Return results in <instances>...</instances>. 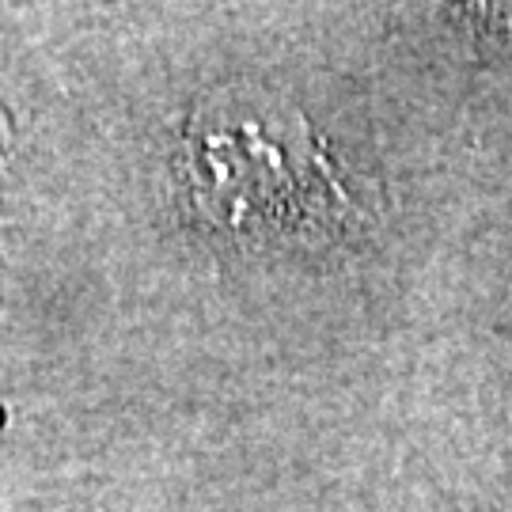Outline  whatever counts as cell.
I'll list each match as a JSON object with an SVG mask.
<instances>
[{
  "label": "cell",
  "mask_w": 512,
  "mask_h": 512,
  "mask_svg": "<svg viewBox=\"0 0 512 512\" xmlns=\"http://www.w3.org/2000/svg\"><path fill=\"white\" fill-rule=\"evenodd\" d=\"M186 175L209 217L232 232H296L327 220L334 183L300 110L262 95L209 99L186 133Z\"/></svg>",
  "instance_id": "1"
}]
</instances>
